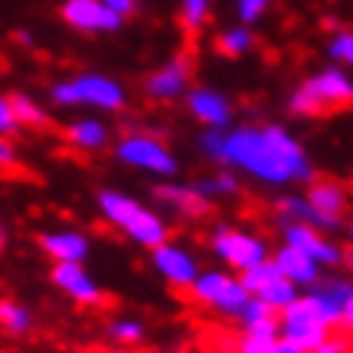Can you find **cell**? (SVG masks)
Listing matches in <instances>:
<instances>
[{"mask_svg":"<svg viewBox=\"0 0 353 353\" xmlns=\"http://www.w3.org/2000/svg\"><path fill=\"white\" fill-rule=\"evenodd\" d=\"M210 252L225 263V270L231 272H245L258 263L270 261V243L261 234L249 231V228H236V225H216L210 231Z\"/></svg>","mask_w":353,"mask_h":353,"instance_id":"cell-6","label":"cell"},{"mask_svg":"<svg viewBox=\"0 0 353 353\" xmlns=\"http://www.w3.org/2000/svg\"><path fill=\"white\" fill-rule=\"evenodd\" d=\"M153 198H156L159 207L171 210V213L180 216V219H204L210 213V207H213L207 198L198 195L192 183L165 180V183H159V186L153 189Z\"/></svg>","mask_w":353,"mask_h":353,"instance_id":"cell-17","label":"cell"},{"mask_svg":"<svg viewBox=\"0 0 353 353\" xmlns=\"http://www.w3.org/2000/svg\"><path fill=\"white\" fill-rule=\"evenodd\" d=\"M12 102V111H15V120H19V126H28V129H46L48 126V111L42 108V105L33 99L28 93H15L10 96Z\"/></svg>","mask_w":353,"mask_h":353,"instance_id":"cell-27","label":"cell"},{"mask_svg":"<svg viewBox=\"0 0 353 353\" xmlns=\"http://www.w3.org/2000/svg\"><path fill=\"white\" fill-rule=\"evenodd\" d=\"M66 141L81 153H99L111 144V129L108 123L87 114V117H75L66 126Z\"/></svg>","mask_w":353,"mask_h":353,"instance_id":"cell-22","label":"cell"},{"mask_svg":"<svg viewBox=\"0 0 353 353\" xmlns=\"http://www.w3.org/2000/svg\"><path fill=\"white\" fill-rule=\"evenodd\" d=\"M276 222H279V225H285V222L312 225L314 231H323V234H330V236H332V234H341L344 225H347V222H339V219L321 216L303 195H296V192H288V195H281V198L276 201Z\"/></svg>","mask_w":353,"mask_h":353,"instance_id":"cell-19","label":"cell"},{"mask_svg":"<svg viewBox=\"0 0 353 353\" xmlns=\"http://www.w3.org/2000/svg\"><path fill=\"white\" fill-rule=\"evenodd\" d=\"M330 332L332 330L323 323V317L317 314V308H314L312 299H308L305 290L288 308L279 312V339L294 341L308 353H312Z\"/></svg>","mask_w":353,"mask_h":353,"instance_id":"cell-9","label":"cell"},{"mask_svg":"<svg viewBox=\"0 0 353 353\" xmlns=\"http://www.w3.org/2000/svg\"><path fill=\"white\" fill-rule=\"evenodd\" d=\"M189 87H192V66L183 54H176L159 66L156 72H150V78L144 81V93L153 102H174L183 99Z\"/></svg>","mask_w":353,"mask_h":353,"instance_id":"cell-14","label":"cell"},{"mask_svg":"<svg viewBox=\"0 0 353 353\" xmlns=\"http://www.w3.org/2000/svg\"><path fill=\"white\" fill-rule=\"evenodd\" d=\"M3 245H6V228L0 225V252H3Z\"/></svg>","mask_w":353,"mask_h":353,"instance_id":"cell-38","label":"cell"},{"mask_svg":"<svg viewBox=\"0 0 353 353\" xmlns=\"http://www.w3.org/2000/svg\"><path fill=\"white\" fill-rule=\"evenodd\" d=\"M305 294L332 332L350 335V330H353V281H350V276H344V272L321 276L312 288H305Z\"/></svg>","mask_w":353,"mask_h":353,"instance_id":"cell-8","label":"cell"},{"mask_svg":"<svg viewBox=\"0 0 353 353\" xmlns=\"http://www.w3.org/2000/svg\"><path fill=\"white\" fill-rule=\"evenodd\" d=\"M312 353H350V335H344V332H330Z\"/></svg>","mask_w":353,"mask_h":353,"instance_id":"cell-34","label":"cell"},{"mask_svg":"<svg viewBox=\"0 0 353 353\" xmlns=\"http://www.w3.org/2000/svg\"><path fill=\"white\" fill-rule=\"evenodd\" d=\"M308 204H312L317 213L326 216V219H339V222H344V213H347V186L339 180H314L308 183L305 195H303Z\"/></svg>","mask_w":353,"mask_h":353,"instance_id":"cell-21","label":"cell"},{"mask_svg":"<svg viewBox=\"0 0 353 353\" xmlns=\"http://www.w3.org/2000/svg\"><path fill=\"white\" fill-rule=\"evenodd\" d=\"M276 341L272 335H249L243 332L236 341V353H276Z\"/></svg>","mask_w":353,"mask_h":353,"instance_id":"cell-32","label":"cell"},{"mask_svg":"<svg viewBox=\"0 0 353 353\" xmlns=\"http://www.w3.org/2000/svg\"><path fill=\"white\" fill-rule=\"evenodd\" d=\"M19 120H15V111H12V102L10 96L0 93V138H12L19 132Z\"/></svg>","mask_w":353,"mask_h":353,"instance_id":"cell-33","label":"cell"},{"mask_svg":"<svg viewBox=\"0 0 353 353\" xmlns=\"http://www.w3.org/2000/svg\"><path fill=\"white\" fill-rule=\"evenodd\" d=\"M236 323H240L243 332L249 335H272L279 339V312H272L270 305H263L261 299H252L243 305V312L236 314Z\"/></svg>","mask_w":353,"mask_h":353,"instance_id":"cell-23","label":"cell"},{"mask_svg":"<svg viewBox=\"0 0 353 353\" xmlns=\"http://www.w3.org/2000/svg\"><path fill=\"white\" fill-rule=\"evenodd\" d=\"M201 153L210 162L245 174L270 189L303 186L314 180V165L290 129L279 123H243L228 129H204Z\"/></svg>","mask_w":353,"mask_h":353,"instance_id":"cell-1","label":"cell"},{"mask_svg":"<svg viewBox=\"0 0 353 353\" xmlns=\"http://www.w3.org/2000/svg\"><path fill=\"white\" fill-rule=\"evenodd\" d=\"M60 15L78 33H114L123 28V21L105 10L102 0H63Z\"/></svg>","mask_w":353,"mask_h":353,"instance_id":"cell-16","label":"cell"},{"mask_svg":"<svg viewBox=\"0 0 353 353\" xmlns=\"http://www.w3.org/2000/svg\"><path fill=\"white\" fill-rule=\"evenodd\" d=\"M192 186H195V192L201 198H207L210 204H213V201L236 198L240 195V189H243V183H240V174H234L231 168H219L216 174L201 176V180L192 183Z\"/></svg>","mask_w":353,"mask_h":353,"instance_id":"cell-24","label":"cell"},{"mask_svg":"<svg viewBox=\"0 0 353 353\" xmlns=\"http://www.w3.org/2000/svg\"><path fill=\"white\" fill-rule=\"evenodd\" d=\"M210 12H213V0H180V21L192 33H198L210 21Z\"/></svg>","mask_w":353,"mask_h":353,"instance_id":"cell-29","label":"cell"},{"mask_svg":"<svg viewBox=\"0 0 353 353\" xmlns=\"http://www.w3.org/2000/svg\"><path fill=\"white\" fill-rule=\"evenodd\" d=\"M51 102L60 108H90L99 114H117L126 108V90L117 78L105 72H81L51 84Z\"/></svg>","mask_w":353,"mask_h":353,"instance_id":"cell-4","label":"cell"},{"mask_svg":"<svg viewBox=\"0 0 353 353\" xmlns=\"http://www.w3.org/2000/svg\"><path fill=\"white\" fill-rule=\"evenodd\" d=\"M279 228H281V243L303 252L305 258H312L321 270H339L341 263H347V252H344L330 234L314 231L312 225H299V222H285Z\"/></svg>","mask_w":353,"mask_h":353,"instance_id":"cell-10","label":"cell"},{"mask_svg":"<svg viewBox=\"0 0 353 353\" xmlns=\"http://www.w3.org/2000/svg\"><path fill=\"white\" fill-rule=\"evenodd\" d=\"M114 159L126 168L159 176V180H174L176 171H180L174 150L153 132H129V135H123L114 144Z\"/></svg>","mask_w":353,"mask_h":353,"instance_id":"cell-5","label":"cell"},{"mask_svg":"<svg viewBox=\"0 0 353 353\" xmlns=\"http://www.w3.org/2000/svg\"><path fill=\"white\" fill-rule=\"evenodd\" d=\"M147 335V326L144 321H138V317H114V321H108V339L114 344H120V347H135V344L144 341Z\"/></svg>","mask_w":353,"mask_h":353,"instance_id":"cell-28","label":"cell"},{"mask_svg":"<svg viewBox=\"0 0 353 353\" xmlns=\"http://www.w3.org/2000/svg\"><path fill=\"white\" fill-rule=\"evenodd\" d=\"M276 353H308V350H303V347H299V344H294V341L279 339V341H276Z\"/></svg>","mask_w":353,"mask_h":353,"instance_id":"cell-37","label":"cell"},{"mask_svg":"<svg viewBox=\"0 0 353 353\" xmlns=\"http://www.w3.org/2000/svg\"><path fill=\"white\" fill-rule=\"evenodd\" d=\"M270 6H272V0H236V19L245 28H252V24H258L267 15Z\"/></svg>","mask_w":353,"mask_h":353,"instance_id":"cell-31","label":"cell"},{"mask_svg":"<svg viewBox=\"0 0 353 353\" xmlns=\"http://www.w3.org/2000/svg\"><path fill=\"white\" fill-rule=\"evenodd\" d=\"M39 249L54 263H84L90 258V236L78 228H60V231H42Z\"/></svg>","mask_w":353,"mask_h":353,"instance_id":"cell-18","label":"cell"},{"mask_svg":"<svg viewBox=\"0 0 353 353\" xmlns=\"http://www.w3.org/2000/svg\"><path fill=\"white\" fill-rule=\"evenodd\" d=\"M353 99V78L344 66H323L290 93L288 111L296 117H321L326 111L347 108Z\"/></svg>","mask_w":353,"mask_h":353,"instance_id":"cell-3","label":"cell"},{"mask_svg":"<svg viewBox=\"0 0 353 353\" xmlns=\"http://www.w3.org/2000/svg\"><path fill=\"white\" fill-rule=\"evenodd\" d=\"M15 165V147L10 144V138H0V168H12Z\"/></svg>","mask_w":353,"mask_h":353,"instance_id":"cell-36","label":"cell"},{"mask_svg":"<svg viewBox=\"0 0 353 353\" xmlns=\"http://www.w3.org/2000/svg\"><path fill=\"white\" fill-rule=\"evenodd\" d=\"M240 285L245 288V294H249L252 299H261V303L270 305L272 312L288 308L299 294H303L296 285H290V281L281 276L272 261H263V263H258V267L240 272Z\"/></svg>","mask_w":353,"mask_h":353,"instance_id":"cell-11","label":"cell"},{"mask_svg":"<svg viewBox=\"0 0 353 353\" xmlns=\"http://www.w3.org/2000/svg\"><path fill=\"white\" fill-rule=\"evenodd\" d=\"M326 54H330V60L335 66L347 69L353 63V33L347 28H339L330 37V42H326Z\"/></svg>","mask_w":353,"mask_h":353,"instance_id":"cell-30","label":"cell"},{"mask_svg":"<svg viewBox=\"0 0 353 353\" xmlns=\"http://www.w3.org/2000/svg\"><path fill=\"white\" fill-rule=\"evenodd\" d=\"M270 261L276 263V270L290 281V285H296L299 290L312 288L314 281L323 276V270L317 267L312 258H305L303 252L290 249V245H285V243H281L276 252H270Z\"/></svg>","mask_w":353,"mask_h":353,"instance_id":"cell-20","label":"cell"},{"mask_svg":"<svg viewBox=\"0 0 353 353\" xmlns=\"http://www.w3.org/2000/svg\"><path fill=\"white\" fill-rule=\"evenodd\" d=\"M102 6L108 10L111 15H117L120 21H126L132 12L138 10V0H102Z\"/></svg>","mask_w":353,"mask_h":353,"instance_id":"cell-35","label":"cell"},{"mask_svg":"<svg viewBox=\"0 0 353 353\" xmlns=\"http://www.w3.org/2000/svg\"><path fill=\"white\" fill-rule=\"evenodd\" d=\"M216 48H219V54H225V57H243L254 48V33H252V28H245V24L225 28L216 37Z\"/></svg>","mask_w":353,"mask_h":353,"instance_id":"cell-26","label":"cell"},{"mask_svg":"<svg viewBox=\"0 0 353 353\" xmlns=\"http://www.w3.org/2000/svg\"><path fill=\"white\" fill-rule=\"evenodd\" d=\"M183 99H186L189 114L204 129L234 126V105L222 90H216V87H189Z\"/></svg>","mask_w":353,"mask_h":353,"instance_id":"cell-13","label":"cell"},{"mask_svg":"<svg viewBox=\"0 0 353 353\" xmlns=\"http://www.w3.org/2000/svg\"><path fill=\"white\" fill-rule=\"evenodd\" d=\"M96 207L111 228H117L120 234H126L132 243L147 252L171 240V228H168L165 216L120 189H102L96 195Z\"/></svg>","mask_w":353,"mask_h":353,"instance_id":"cell-2","label":"cell"},{"mask_svg":"<svg viewBox=\"0 0 353 353\" xmlns=\"http://www.w3.org/2000/svg\"><path fill=\"white\" fill-rule=\"evenodd\" d=\"M0 330L6 335H28L33 330V312L19 299H0Z\"/></svg>","mask_w":353,"mask_h":353,"instance_id":"cell-25","label":"cell"},{"mask_svg":"<svg viewBox=\"0 0 353 353\" xmlns=\"http://www.w3.org/2000/svg\"><path fill=\"white\" fill-rule=\"evenodd\" d=\"M189 296L195 299L201 308L231 317L236 321V314L243 312V305L249 303V294L240 285V276L231 270H201L198 279L189 285Z\"/></svg>","mask_w":353,"mask_h":353,"instance_id":"cell-7","label":"cell"},{"mask_svg":"<svg viewBox=\"0 0 353 353\" xmlns=\"http://www.w3.org/2000/svg\"><path fill=\"white\" fill-rule=\"evenodd\" d=\"M51 281L78 305H102L105 299L102 285L87 272L84 263H54L51 267Z\"/></svg>","mask_w":353,"mask_h":353,"instance_id":"cell-15","label":"cell"},{"mask_svg":"<svg viewBox=\"0 0 353 353\" xmlns=\"http://www.w3.org/2000/svg\"><path fill=\"white\" fill-rule=\"evenodd\" d=\"M150 263L159 272V279H165L176 290H189V285L201 272V261L195 258V252L174 240H165L162 245L150 249Z\"/></svg>","mask_w":353,"mask_h":353,"instance_id":"cell-12","label":"cell"}]
</instances>
